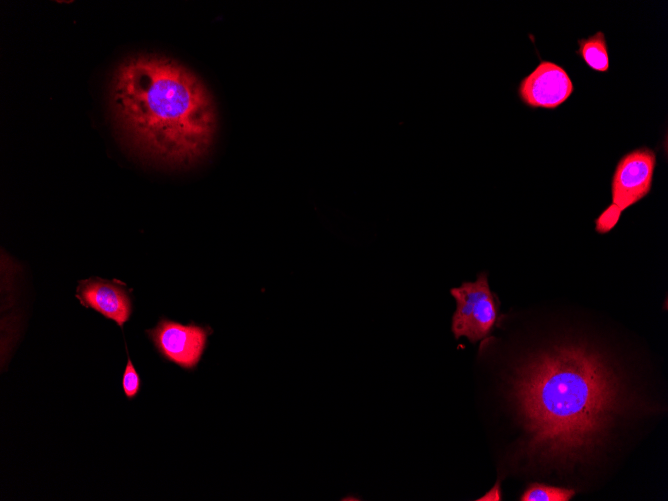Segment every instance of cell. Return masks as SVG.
Wrapping results in <instances>:
<instances>
[{"mask_svg": "<svg viewBox=\"0 0 668 501\" xmlns=\"http://www.w3.org/2000/svg\"><path fill=\"white\" fill-rule=\"evenodd\" d=\"M507 389L527 452L557 465L596 454L625 404L615 368L583 344L554 345L530 355L513 369Z\"/></svg>", "mask_w": 668, "mask_h": 501, "instance_id": "6da1fadb", "label": "cell"}, {"mask_svg": "<svg viewBox=\"0 0 668 501\" xmlns=\"http://www.w3.org/2000/svg\"><path fill=\"white\" fill-rule=\"evenodd\" d=\"M109 107L131 146L172 167L202 160L217 132L216 105L204 82L163 55L144 53L123 60L110 81Z\"/></svg>", "mask_w": 668, "mask_h": 501, "instance_id": "7a4b0ae2", "label": "cell"}, {"mask_svg": "<svg viewBox=\"0 0 668 501\" xmlns=\"http://www.w3.org/2000/svg\"><path fill=\"white\" fill-rule=\"evenodd\" d=\"M450 293L456 301L451 325L454 337H466L472 343L486 338L496 324L499 311L487 273H480L474 282L452 288Z\"/></svg>", "mask_w": 668, "mask_h": 501, "instance_id": "3957f363", "label": "cell"}, {"mask_svg": "<svg viewBox=\"0 0 668 501\" xmlns=\"http://www.w3.org/2000/svg\"><path fill=\"white\" fill-rule=\"evenodd\" d=\"M212 329L195 323L182 324L162 317L146 330L157 352L167 361L194 370L206 349Z\"/></svg>", "mask_w": 668, "mask_h": 501, "instance_id": "277c9868", "label": "cell"}, {"mask_svg": "<svg viewBox=\"0 0 668 501\" xmlns=\"http://www.w3.org/2000/svg\"><path fill=\"white\" fill-rule=\"evenodd\" d=\"M655 165V152L647 147L635 149L619 160L611 184V206L616 211L621 214L648 195Z\"/></svg>", "mask_w": 668, "mask_h": 501, "instance_id": "5b68a950", "label": "cell"}, {"mask_svg": "<svg viewBox=\"0 0 668 501\" xmlns=\"http://www.w3.org/2000/svg\"><path fill=\"white\" fill-rule=\"evenodd\" d=\"M574 90L567 72L558 64L543 60L519 83L517 93L530 108L555 109L563 104Z\"/></svg>", "mask_w": 668, "mask_h": 501, "instance_id": "8992f818", "label": "cell"}, {"mask_svg": "<svg viewBox=\"0 0 668 501\" xmlns=\"http://www.w3.org/2000/svg\"><path fill=\"white\" fill-rule=\"evenodd\" d=\"M76 297L86 308H92L122 327L132 313L129 293L117 282L92 277L81 280Z\"/></svg>", "mask_w": 668, "mask_h": 501, "instance_id": "52a82bcc", "label": "cell"}, {"mask_svg": "<svg viewBox=\"0 0 668 501\" xmlns=\"http://www.w3.org/2000/svg\"><path fill=\"white\" fill-rule=\"evenodd\" d=\"M578 46L576 52L588 67L599 72L608 71V47L602 31H598L588 38L579 39Z\"/></svg>", "mask_w": 668, "mask_h": 501, "instance_id": "ba28073f", "label": "cell"}, {"mask_svg": "<svg viewBox=\"0 0 668 501\" xmlns=\"http://www.w3.org/2000/svg\"><path fill=\"white\" fill-rule=\"evenodd\" d=\"M575 495L573 489L540 483H531L520 497L521 501H569Z\"/></svg>", "mask_w": 668, "mask_h": 501, "instance_id": "9c48e42d", "label": "cell"}, {"mask_svg": "<svg viewBox=\"0 0 668 501\" xmlns=\"http://www.w3.org/2000/svg\"><path fill=\"white\" fill-rule=\"evenodd\" d=\"M122 388L124 394L128 399L135 398L141 388V380L139 374L137 373L129 356L122 377Z\"/></svg>", "mask_w": 668, "mask_h": 501, "instance_id": "30bf717a", "label": "cell"}, {"mask_svg": "<svg viewBox=\"0 0 668 501\" xmlns=\"http://www.w3.org/2000/svg\"><path fill=\"white\" fill-rule=\"evenodd\" d=\"M620 215L621 214L610 205L595 220L596 231L601 234L609 232L618 222Z\"/></svg>", "mask_w": 668, "mask_h": 501, "instance_id": "8fae6325", "label": "cell"}]
</instances>
